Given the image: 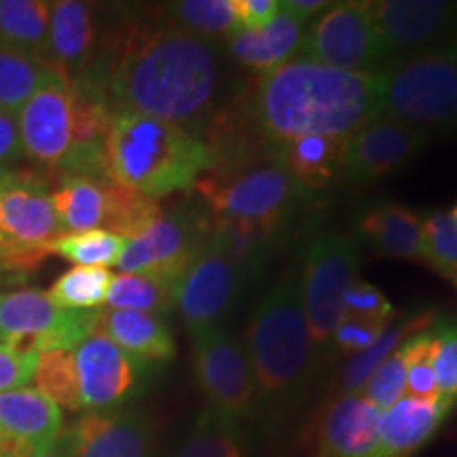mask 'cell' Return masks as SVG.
Masks as SVG:
<instances>
[{"instance_id":"obj_49","label":"cell","mask_w":457,"mask_h":457,"mask_svg":"<svg viewBox=\"0 0 457 457\" xmlns=\"http://www.w3.org/2000/svg\"><path fill=\"white\" fill-rule=\"evenodd\" d=\"M34 457H72V451H71V443H68V434L66 430H62L60 436L55 438L54 443L49 445L47 449L38 451Z\"/></svg>"},{"instance_id":"obj_21","label":"cell","mask_w":457,"mask_h":457,"mask_svg":"<svg viewBox=\"0 0 457 457\" xmlns=\"http://www.w3.org/2000/svg\"><path fill=\"white\" fill-rule=\"evenodd\" d=\"M455 403L447 398L417 400L403 396L379 415V445L375 457H411L430 441Z\"/></svg>"},{"instance_id":"obj_36","label":"cell","mask_w":457,"mask_h":457,"mask_svg":"<svg viewBox=\"0 0 457 457\" xmlns=\"http://www.w3.org/2000/svg\"><path fill=\"white\" fill-rule=\"evenodd\" d=\"M128 239L117 233L94 228L85 233H66L51 244V254L77 262V267H111L117 265Z\"/></svg>"},{"instance_id":"obj_31","label":"cell","mask_w":457,"mask_h":457,"mask_svg":"<svg viewBox=\"0 0 457 457\" xmlns=\"http://www.w3.org/2000/svg\"><path fill=\"white\" fill-rule=\"evenodd\" d=\"M49 11L47 0H0V45L43 60Z\"/></svg>"},{"instance_id":"obj_42","label":"cell","mask_w":457,"mask_h":457,"mask_svg":"<svg viewBox=\"0 0 457 457\" xmlns=\"http://www.w3.org/2000/svg\"><path fill=\"white\" fill-rule=\"evenodd\" d=\"M343 312H345V318L369 320V322L379 324H390L398 318L387 296L364 279H353L347 286L345 296H343Z\"/></svg>"},{"instance_id":"obj_39","label":"cell","mask_w":457,"mask_h":457,"mask_svg":"<svg viewBox=\"0 0 457 457\" xmlns=\"http://www.w3.org/2000/svg\"><path fill=\"white\" fill-rule=\"evenodd\" d=\"M404 353V379L407 392L417 400H438L436 377L432 369V327L415 333L403 343Z\"/></svg>"},{"instance_id":"obj_13","label":"cell","mask_w":457,"mask_h":457,"mask_svg":"<svg viewBox=\"0 0 457 457\" xmlns=\"http://www.w3.org/2000/svg\"><path fill=\"white\" fill-rule=\"evenodd\" d=\"M245 282L248 278L208 237L174 282V312L182 318L188 333L219 327L220 320L236 310Z\"/></svg>"},{"instance_id":"obj_3","label":"cell","mask_w":457,"mask_h":457,"mask_svg":"<svg viewBox=\"0 0 457 457\" xmlns=\"http://www.w3.org/2000/svg\"><path fill=\"white\" fill-rule=\"evenodd\" d=\"M244 345L253 364L259 415L271 428L286 424L305 404L324 360L307 327L299 278L288 273L262 296Z\"/></svg>"},{"instance_id":"obj_6","label":"cell","mask_w":457,"mask_h":457,"mask_svg":"<svg viewBox=\"0 0 457 457\" xmlns=\"http://www.w3.org/2000/svg\"><path fill=\"white\" fill-rule=\"evenodd\" d=\"M193 191L205 204L210 219L250 220L282 231L307 193L276 153L208 170Z\"/></svg>"},{"instance_id":"obj_22","label":"cell","mask_w":457,"mask_h":457,"mask_svg":"<svg viewBox=\"0 0 457 457\" xmlns=\"http://www.w3.org/2000/svg\"><path fill=\"white\" fill-rule=\"evenodd\" d=\"M98 330L131 356L148 364H165L176 358V341L168 322L155 313L100 310Z\"/></svg>"},{"instance_id":"obj_24","label":"cell","mask_w":457,"mask_h":457,"mask_svg":"<svg viewBox=\"0 0 457 457\" xmlns=\"http://www.w3.org/2000/svg\"><path fill=\"white\" fill-rule=\"evenodd\" d=\"M303 38L299 21L279 11L278 17L259 30H237L225 41L228 57L256 74L270 72L296 57Z\"/></svg>"},{"instance_id":"obj_7","label":"cell","mask_w":457,"mask_h":457,"mask_svg":"<svg viewBox=\"0 0 457 457\" xmlns=\"http://www.w3.org/2000/svg\"><path fill=\"white\" fill-rule=\"evenodd\" d=\"M100 310H62L34 288L0 290V343L20 352H72L98 330Z\"/></svg>"},{"instance_id":"obj_18","label":"cell","mask_w":457,"mask_h":457,"mask_svg":"<svg viewBox=\"0 0 457 457\" xmlns=\"http://www.w3.org/2000/svg\"><path fill=\"white\" fill-rule=\"evenodd\" d=\"M102 37L104 24L94 4L57 0L51 3L43 62L68 83H77L98 60Z\"/></svg>"},{"instance_id":"obj_16","label":"cell","mask_w":457,"mask_h":457,"mask_svg":"<svg viewBox=\"0 0 457 457\" xmlns=\"http://www.w3.org/2000/svg\"><path fill=\"white\" fill-rule=\"evenodd\" d=\"M434 140L426 131L377 119L347 138L341 176L352 185H370L413 162Z\"/></svg>"},{"instance_id":"obj_17","label":"cell","mask_w":457,"mask_h":457,"mask_svg":"<svg viewBox=\"0 0 457 457\" xmlns=\"http://www.w3.org/2000/svg\"><path fill=\"white\" fill-rule=\"evenodd\" d=\"M0 236L15 248L41 256L62 236L47 180L38 171L17 174L0 193Z\"/></svg>"},{"instance_id":"obj_20","label":"cell","mask_w":457,"mask_h":457,"mask_svg":"<svg viewBox=\"0 0 457 457\" xmlns=\"http://www.w3.org/2000/svg\"><path fill=\"white\" fill-rule=\"evenodd\" d=\"M379 415L362 396H337L320 417L316 457H375Z\"/></svg>"},{"instance_id":"obj_54","label":"cell","mask_w":457,"mask_h":457,"mask_svg":"<svg viewBox=\"0 0 457 457\" xmlns=\"http://www.w3.org/2000/svg\"><path fill=\"white\" fill-rule=\"evenodd\" d=\"M0 244H7V242H4V239H3V236H0ZM11 245V244H9Z\"/></svg>"},{"instance_id":"obj_29","label":"cell","mask_w":457,"mask_h":457,"mask_svg":"<svg viewBox=\"0 0 457 457\" xmlns=\"http://www.w3.org/2000/svg\"><path fill=\"white\" fill-rule=\"evenodd\" d=\"M165 24L210 43H225L237 30L231 0H176L155 7Z\"/></svg>"},{"instance_id":"obj_47","label":"cell","mask_w":457,"mask_h":457,"mask_svg":"<svg viewBox=\"0 0 457 457\" xmlns=\"http://www.w3.org/2000/svg\"><path fill=\"white\" fill-rule=\"evenodd\" d=\"M43 259L45 256L37 253H26V250L15 248V245L0 244V271L24 273V276H28V271L41 265Z\"/></svg>"},{"instance_id":"obj_40","label":"cell","mask_w":457,"mask_h":457,"mask_svg":"<svg viewBox=\"0 0 457 457\" xmlns=\"http://www.w3.org/2000/svg\"><path fill=\"white\" fill-rule=\"evenodd\" d=\"M407 392V379H404V353L403 345L392 356H387L381 367L370 375L362 390V398L379 413L396 404Z\"/></svg>"},{"instance_id":"obj_15","label":"cell","mask_w":457,"mask_h":457,"mask_svg":"<svg viewBox=\"0 0 457 457\" xmlns=\"http://www.w3.org/2000/svg\"><path fill=\"white\" fill-rule=\"evenodd\" d=\"M386 66L451 43L457 3L445 0H373L367 3Z\"/></svg>"},{"instance_id":"obj_8","label":"cell","mask_w":457,"mask_h":457,"mask_svg":"<svg viewBox=\"0 0 457 457\" xmlns=\"http://www.w3.org/2000/svg\"><path fill=\"white\" fill-rule=\"evenodd\" d=\"M358 265V242L350 233H322L310 245L301 279V301L313 345L322 356L335 328L345 318L343 296L356 279Z\"/></svg>"},{"instance_id":"obj_28","label":"cell","mask_w":457,"mask_h":457,"mask_svg":"<svg viewBox=\"0 0 457 457\" xmlns=\"http://www.w3.org/2000/svg\"><path fill=\"white\" fill-rule=\"evenodd\" d=\"M345 142L347 138L301 136L278 146L276 157L305 191L324 188L337 174H341Z\"/></svg>"},{"instance_id":"obj_41","label":"cell","mask_w":457,"mask_h":457,"mask_svg":"<svg viewBox=\"0 0 457 457\" xmlns=\"http://www.w3.org/2000/svg\"><path fill=\"white\" fill-rule=\"evenodd\" d=\"M432 369L441 398L457 403V327L443 322L432 327Z\"/></svg>"},{"instance_id":"obj_46","label":"cell","mask_w":457,"mask_h":457,"mask_svg":"<svg viewBox=\"0 0 457 457\" xmlns=\"http://www.w3.org/2000/svg\"><path fill=\"white\" fill-rule=\"evenodd\" d=\"M20 159H24V155H21L20 131H17V114L0 111V165L9 168Z\"/></svg>"},{"instance_id":"obj_37","label":"cell","mask_w":457,"mask_h":457,"mask_svg":"<svg viewBox=\"0 0 457 457\" xmlns=\"http://www.w3.org/2000/svg\"><path fill=\"white\" fill-rule=\"evenodd\" d=\"M34 390L54 400L57 407L68 411H81L79 404V379L74 367V353L66 350H54L38 353L34 369Z\"/></svg>"},{"instance_id":"obj_53","label":"cell","mask_w":457,"mask_h":457,"mask_svg":"<svg viewBox=\"0 0 457 457\" xmlns=\"http://www.w3.org/2000/svg\"><path fill=\"white\" fill-rule=\"evenodd\" d=\"M451 47H453V51H455V57H457V28H455L453 37H451Z\"/></svg>"},{"instance_id":"obj_10","label":"cell","mask_w":457,"mask_h":457,"mask_svg":"<svg viewBox=\"0 0 457 457\" xmlns=\"http://www.w3.org/2000/svg\"><path fill=\"white\" fill-rule=\"evenodd\" d=\"M210 216L191 204L162 210L140 236L128 239L117 267L123 273H148L176 282L208 242Z\"/></svg>"},{"instance_id":"obj_9","label":"cell","mask_w":457,"mask_h":457,"mask_svg":"<svg viewBox=\"0 0 457 457\" xmlns=\"http://www.w3.org/2000/svg\"><path fill=\"white\" fill-rule=\"evenodd\" d=\"M193 373L208 407L237 424L259 415V394L245 345L220 327L191 333Z\"/></svg>"},{"instance_id":"obj_23","label":"cell","mask_w":457,"mask_h":457,"mask_svg":"<svg viewBox=\"0 0 457 457\" xmlns=\"http://www.w3.org/2000/svg\"><path fill=\"white\" fill-rule=\"evenodd\" d=\"M64 417L54 400L32 387L0 394V434L43 451L62 434Z\"/></svg>"},{"instance_id":"obj_4","label":"cell","mask_w":457,"mask_h":457,"mask_svg":"<svg viewBox=\"0 0 457 457\" xmlns=\"http://www.w3.org/2000/svg\"><path fill=\"white\" fill-rule=\"evenodd\" d=\"M104 163L117 185L159 202L191 191L212 159L205 142L180 125L119 112L106 134Z\"/></svg>"},{"instance_id":"obj_2","label":"cell","mask_w":457,"mask_h":457,"mask_svg":"<svg viewBox=\"0 0 457 457\" xmlns=\"http://www.w3.org/2000/svg\"><path fill=\"white\" fill-rule=\"evenodd\" d=\"M256 134L273 151L301 136L350 138L381 119V79L305 57L250 77L237 91Z\"/></svg>"},{"instance_id":"obj_35","label":"cell","mask_w":457,"mask_h":457,"mask_svg":"<svg viewBox=\"0 0 457 457\" xmlns=\"http://www.w3.org/2000/svg\"><path fill=\"white\" fill-rule=\"evenodd\" d=\"M111 282L112 273L104 267H72L55 279L47 295L62 310H100Z\"/></svg>"},{"instance_id":"obj_32","label":"cell","mask_w":457,"mask_h":457,"mask_svg":"<svg viewBox=\"0 0 457 457\" xmlns=\"http://www.w3.org/2000/svg\"><path fill=\"white\" fill-rule=\"evenodd\" d=\"M174 457H248V436L242 424L205 407Z\"/></svg>"},{"instance_id":"obj_14","label":"cell","mask_w":457,"mask_h":457,"mask_svg":"<svg viewBox=\"0 0 457 457\" xmlns=\"http://www.w3.org/2000/svg\"><path fill=\"white\" fill-rule=\"evenodd\" d=\"M21 155L43 174L60 179L72 151V87L54 72L17 112Z\"/></svg>"},{"instance_id":"obj_45","label":"cell","mask_w":457,"mask_h":457,"mask_svg":"<svg viewBox=\"0 0 457 457\" xmlns=\"http://www.w3.org/2000/svg\"><path fill=\"white\" fill-rule=\"evenodd\" d=\"M231 4L237 30H259L279 13V0H231Z\"/></svg>"},{"instance_id":"obj_19","label":"cell","mask_w":457,"mask_h":457,"mask_svg":"<svg viewBox=\"0 0 457 457\" xmlns=\"http://www.w3.org/2000/svg\"><path fill=\"white\" fill-rule=\"evenodd\" d=\"M72 457H153L155 426L142 411L85 413L66 430Z\"/></svg>"},{"instance_id":"obj_1","label":"cell","mask_w":457,"mask_h":457,"mask_svg":"<svg viewBox=\"0 0 457 457\" xmlns=\"http://www.w3.org/2000/svg\"><path fill=\"white\" fill-rule=\"evenodd\" d=\"M74 87L108 106L180 125L202 138L225 102L220 45L165 24L155 9L104 24L96 64Z\"/></svg>"},{"instance_id":"obj_27","label":"cell","mask_w":457,"mask_h":457,"mask_svg":"<svg viewBox=\"0 0 457 457\" xmlns=\"http://www.w3.org/2000/svg\"><path fill=\"white\" fill-rule=\"evenodd\" d=\"M282 233V228H273L250 220L210 219L208 237L231 259L233 265L245 278L253 279L267 265Z\"/></svg>"},{"instance_id":"obj_5","label":"cell","mask_w":457,"mask_h":457,"mask_svg":"<svg viewBox=\"0 0 457 457\" xmlns=\"http://www.w3.org/2000/svg\"><path fill=\"white\" fill-rule=\"evenodd\" d=\"M377 74L381 119L434 138L457 134V57L451 43L392 62Z\"/></svg>"},{"instance_id":"obj_33","label":"cell","mask_w":457,"mask_h":457,"mask_svg":"<svg viewBox=\"0 0 457 457\" xmlns=\"http://www.w3.org/2000/svg\"><path fill=\"white\" fill-rule=\"evenodd\" d=\"M174 282L148 273H121L112 276L111 288L106 295V310L142 312L165 316L174 310L171 303Z\"/></svg>"},{"instance_id":"obj_11","label":"cell","mask_w":457,"mask_h":457,"mask_svg":"<svg viewBox=\"0 0 457 457\" xmlns=\"http://www.w3.org/2000/svg\"><path fill=\"white\" fill-rule=\"evenodd\" d=\"M296 57L347 72L377 74L386 66L384 49L367 3H333L303 32Z\"/></svg>"},{"instance_id":"obj_52","label":"cell","mask_w":457,"mask_h":457,"mask_svg":"<svg viewBox=\"0 0 457 457\" xmlns=\"http://www.w3.org/2000/svg\"><path fill=\"white\" fill-rule=\"evenodd\" d=\"M449 216H451V222H453V227L457 228V204L453 205V210H451Z\"/></svg>"},{"instance_id":"obj_38","label":"cell","mask_w":457,"mask_h":457,"mask_svg":"<svg viewBox=\"0 0 457 457\" xmlns=\"http://www.w3.org/2000/svg\"><path fill=\"white\" fill-rule=\"evenodd\" d=\"M421 248L424 265L457 286V228L449 212L430 210L421 216Z\"/></svg>"},{"instance_id":"obj_34","label":"cell","mask_w":457,"mask_h":457,"mask_svg":"<svg viewBox=\"0 0 457 457\" xmlns=\"http://www.w3.org/2000/svg\"><path fill=\"white\" fill-rule=\"evenodd\" d=\"M51 74L43 60L0 45V111L20 112Z\"/></svg>"},{"instance_id":"obj_12","label":"cell","mask_w":457,"mask_h":457,"mask_svg":"<svg viewBox=\"0 0 457 457\" xmlns=\"http://www.w3.org/2000/svg\"><path fill=\"white\" fill-rule=\"evenodd\" d=\"M79 379V404L87 413H112L140 396L153 364L131 356L96 330L72 350Z\"/></svg>"},{"instance_id":"obj_51","label":"cell","mask_w":457,"mask_h":457,"mask_svg":"<svg viewBox=\"0 0 457 457\" xmlns=\"http://www.w3.org/2000/svg\"><path fill=\"white\" fill-rule=\"evenodd\" d=\"M15 176H17V171L13 168H3V165H0V193H3L4 188L13 182Z\"/></svg>"},{"instance_id":"obj_48","label":"cell","mask_w":457,"mask_h":457,"mask_svg":"<svg viewBox=\"0 0 457 457\" xmlns=\"http://www.w3.org/2000/svg\"><path fill=\"white\" fill-rule=\"evenodd\" d=\"M330 4L333 3H327V0H282L279 3V11L293 17L295 21H299L303 26L310 17L322 15L324 11L330 9Z\"/></svg>"},{"instance_id":"obj_25","label":"cell","mask_w":457,"mask_h":457,"mask_svg":"<svg viewBox=\"0 0 457 457\" xmlns=\"http://www.w3.org/2000/svg\"><path fill=\"white\" fill-rule=\"evenodd\" d=\"M360 233L386 259L424 262L421 214L398 202L375 205L360 219Z\"/></svg>"},{"instance_id":"obj_30","label":"cell","mask_w":457,"mask_h":457,"mask_svg":"<svg viewBox=\"0 0 457 457\" xmlns=\"http://www.w3.org/2000/svg\"><path fill=\"white\" fill-rule=\"evenodd\" d=\"M432 322L434 313L428 312L417 313V316H409L404 320H394V322L387 324L384 335L375 341L373 347H369L367 352L347 360V364L343 367L339 377L341 394H356V396H360V392L364 390L370 375L381 367V362H384L387 356H392L409 337L430 328Z\"/></svg>"},{"instance_id":"obj_44","label":"cell","mask_w":457,"mask_h":457,"mask_svg":"<svg viewBox=\"0 0 457 457\" xmlns=\"http://www.w3.org/2000/svg\"><path fill=\"white\" fill-rule=\"evenodd\" d=\"M38 353L20 352L0 343V394L20 390L32 379Z\"/></svg>"},{"instance_id":"obj_26","label":"cell","mask_w":457,"mask_h":457,"mask_svg":"<svg viewBox=\"0 0 457 457\" xmlns=\"http://www.w3.org/2000/svg\"><path fill=\"white\" fill-rule=\"evenodd\" d=\"M111 182L83 179V176L60 179V188L51 193V199H54L62 236L106 228L108 210H111V195H108Z\"/></svg>"},{"instance_id":"obj_43","label":"cell","mask_w":457,"mask_h":457,"mask_svg":"<svg viewBox=\"0 0 457 457\" xmlns=\"http://www.w3.org/2000/svg\"><path fill=\"white\" fill-rule=\"evenodd\" d=\"M386 327L387 324L369 322V320L343 318L339 327L335 328L330 347H335L339 353H347V356H358L375 345V341L384 335Z\"/></svg>"},{"instance_id":"obj_50","label":"cell","mask_w":457,"mask_h":457,"mask_svg":"<svg viewBox=\"0 0 457 457\" xmlns=\"http://www.w3.org/2000/svg\"><path fill=\"white\" fill-rule=\"evenodd\" d=\"M26 278H28V276H24V273L0 271V290L11 288V286H17V284H24Z\"/></svg>"}]
</instances>
